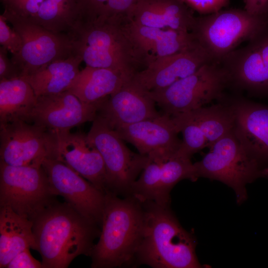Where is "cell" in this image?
<instances>
[{
  "mask_svg": "<svg viewBox=\"0 0 268 268\" xmlns=\"http://www.w3.org/2000/svg\"><path fill=\"white\" fill-rule=\"evenodd\" d=\"M43 268H66L76 257L90 256L98 234L96 224L66 202L56 201L33 220Z\"/></svg>",
  "mask_w": 268,
  "mask_h": 268,
  "instance_id": "cell-1",
  "label": "cell"
},
{
  "mask_svg": "<svg viewBox=\"0 0 268 268\" xmlns=\"http://www.w3.org/2000/svg\"><path fill=\"white\" fill-rule=\"evenodd\" d=\"M144 221L135 259L153 268H200L196 240L185 230L169 205L142 203Z\"/></svg>",
  "mask_w": 268,
  "mask_h": 268,
  "instance_id": "cell-2",
  "label": "cell"
},
{
  "mask_svg": "<svg viewBox=\"0 0 268 268\" xmlns=\"http://www.w3.org/2000/svg\"><path fill=\"white\" fill-rule=\"evenodd\" d=\"M124 15L81 16L68 34L73 53L86 66L120 71L133 76L139 63L121 24Z\"/></svg>",
  "mask_w": 268,
  "mask_h": 268,
  "instance_id": "cell-3",
  "label": "cell"
},
{
  "mask_svg": "<svg viewBox=\"0 0 268 268\" xmlns=\"http://www.w3.org/2000/svg\"><path fill=\"white\" fill-rule=\"evenodd\" d=\"M144 221L142 203L106 194L99 240L90 256L93 268L121 267L135 259Z\"/></svg>",
  "mask_w": 268,
  "mask_h": 268,
  "instance_id": "cell-4",
  "label": "cell"
},
{
  "mask_svg": "<svg viewBox=\"0 0 268 268\" xmlns=\"http://www.w3.org/2000/svg\"><path fill=\"white\" fill-rule=\"evenodd\" d=\"M209 149L201 160L193 163L194 181L205 178L224 183L234 191L238 204L247 199V184L259 178H268V165L251 155L233 131Z\"/></svg>",
  "mask_w": 268,
  "mask_h": 268,
  "instance_id": "cell-5",
  "label": "cell"
},
{
  "mask_svg": "<svg viewBox=\"0 0 268 268\" xmlns=\"http://www.w3.org/2000/svg\"><path fill=\"white\" fill-rule=\"evenodd\" d=\"M228 85L226 69L221 63L212 61L167 87L147 92L163 114L174 116L193 111L213 100H221Z\"/></svg>",
  "mask_w": 268,
  "mask_h": 268,
  "instance_id": "cell-6",
  "label": "cell"
},
{
  "mask_svg": "<svg viewBox=\"0 0 268 268\" xmlns=\"http://www.w3.org/2000/svg\"><path fill=\"white\" fill-rule=\"evenodd\" d=\"M267 28L268 17L233 8L196 17L191 33L212 61L220 63L240 43Z\"/></svg>",
  "mask_w": 268,
  "mask_h": 268,
  "instance_id": "cell-7",
  "label": "cell"
},
{
  "mask_svg": "<svg viewBox=\"0 0 268 268\" xmlns=\"http://www.w3.org/2000/svg\"><path fill=\"white\" fill-rule=\"evenodd\" d=\"M87 137L103 158L107 193L130 196L132 185L145 167L148 156L130 150L116 131L98 114Z\"/></svg>",
  "mask_w": 268,
  "mask_h": 268,
  "instance_id": "cell-8",
  "label": "cell"
},
{
  "mask_svg": "<svg viewBox=\"0 0 268 268\" xmlns=\"http://www.w3.org/2000/svg\"><path fill=\"white\" fill-rule=\"evenodd\" d=\"M57 196L42 167L0 162V207H9L32 221L57 201Z\"/></svg>",
  "mask_w": 268,
  "mask_h": 268,
  "instance_id": "cell-9",
  "label": "cell"
},
{
  "mask_svg": "<svg viewBox=\"0 0 268 268\" xmlns=\"http://www.w3.org/2000/svg\"><path fill=\"white\" fill-rule=\"evenodd\" d=\"M20 36V51L11 60L18 67L21 77L30 74L44 66L73 54L68 35L57 33L43 26L5 12L2 14Z\"/></svg>",
  "mask_w": 268,
  "mask_h": 268,
  "instance_id": "cell-10",
  "label": "cell"
},
{
  "mask_svg": "<svg viewBox=\"0 0 268 268\" xmlns=\"http://www.w3.org/2000/svg\"><path fill=\"white\" fill-rule=\"evenodd\" d=\"M54 133L32 123L16 120L0 124V162L15 166L41 167L55 159Z\"/></svg>",
  "mask_w": 268,
  "mask_h": 268,
  "instance_id": "cell-11",
  "label": "cell"
},
{
  "mask_svg": "<svg viewBox=\"0 0 268 268\" xmlns=\"http://www.w3.org/2000/svg\"><path fill=\"white\" fill-rule=\"evenodd\" d=\"M42 167L57 196L92 223L101 224L106 194L60 161L46 159Z\"/></svg>",
  "mask_w": 268,
  "mask_h": 268,
  "instance_id": "cell-12",
  "label": "cell"
},
{
  "mask_svg": "<svg viewBox=\"0 0 268 268\" xmlns=\"http://www.w3.org/2000/svg\"><path fill=\"white\" fill-rule=\"evenodd\" d=\"M220 63L228 73L230 85L253 95H268V28Z\"/></svg>",
  "mask_w": 268,
  "mask_h": 268,
  "instance_id": "cell-13",
  "label": "cell"
},
{
  "mask_svg": "<svg viewBox=\"0 0 268 268\" xmlns=\"http://www.w3.org/2000/svg\"><path fill=\"white\" fill-rule=\"evenodd\" d=\"M102 100L86 103L68 90L38 97L30 122L53 133L68 132L84 123L93 122Z\"/></svg>",
  "mask_w": 268,
  "mask_h": 268,
  "instance_id": "cell-14",
  "label": "cell"
},
{
  "mask_svg": "<svg viewBox=\"0 0 268 268\" xmlns=\"http://www.w3.org/2000/svg\"><path fill=\"white\" fill-rule=\"evenodd\" d=\"M213 61L199 43L178 53L158 58L136 71L132 80L149 91L167 87Z\"/></svg>",
  "mask_w": 268,
  "mask_h": 268,
  "instance_id": "cell-15",
  "label": "cell"
},
{
  "mask_svg": "<svg viewBox=\"0 0 268 268\" xmlns=\"http://www.w3.org/2000/svg\"><path fill=\"white\" fill-rule=\"evenodd\" d=\"M123 140L134 145L139 153L168 159L179 149L182 141L172 117L166 114L114 130Z\"/></svg>",
  "mask_w": 268,
  "mask_h": 268,
  "instance_id": "cell-16",
  "label": "cell"
},
{
  "mask_svg": "<svg viewBox=\"0 0 268 268\" xmlns=\"http://www.w3.org/2000/svg\"><path fill=\"white\" fill-rule=\"evenodd\" d=\"M225 99L233 112L235 135L251 155L268 165V105L238 96Z\"/></svg>",
  "mask_w": 268,
  "mask_h": 268,
  "instance_id": "cell-17",
  "label": "cell"
},
{
  "mask_svg": "<svg viewBox=\"0 0 268 268\" xmlns=\"http://www.w3.org/2000/svg\"><path fill=\"white\" fill-rule=\"evenodd\" d=\"M55 159L69 166L105 194L108 192L103 158L87 134L70 131L54 133Z\"/></svg>",
  "mask_w": 268,
  "mask_h": 268,
  "instance_id": "cell-18",
  "label": "cell"
},
{
  "mask_svg": "<svg viewBox=\"0 0 268 268\" xmlns=\"http://www.w3.org/2000/svg\"><path fill=\"white\" fill-rule=\"evenodd\" d=\"M132 78L101 103L98 114L114 130L161 115L147 91Z\"/></svg>",
  "mask_w": 268,
  "mask_h": 268,
  "instance_id": "cell-19",
  "label": "cell"
},
{
  "mask_svg": "<svg viewBox=\"0 0 268 268\" xmlns=\"http://www.w3.org/2000/svg\"><path fill=\"white\" fill-rule=\"evenodd\" d=\"M127 20V34L139 62L145 66L158 58L178 53L198 43L191 32L145 26Z\"/></svg>",
  "mask_w": 268,
  "mask_h": 268,
  "instance_id": "cell-20",
  "label": "cell"
},
{
  "mask_svg": "<svg viewBox=\"0 0 268 268\" xmlns=\"http://www.w3.org/2000/svg\"><path fill=\"white\" fill-rule=\"evenodd\" d=\"M125 14L141 25L189 32L196 20L181 0H140Z\"/></svg>",
  "mask_w": 268,
  "mask_h": 268,
  "instance_id": "cell-21",
  "label": "cell"
},
{
  "mask_svg": "<svg viewBox=\"0 0 268 268\" xmlns=\"http://www.w3.org/2000/svg\"><path fill=\"white\" fill-rule=\"evenodd\" d=\"M132 77L115 69L86 66L68 90L84 103H95L116 92Z\"/></svg>",
  "mask_w": 268,
  "mask_h": 268,
  "instance_id": "cell-22",
  "label": "cell"
},
{
  "mask_svg": "<svg viewBox=\"0 0 268 268\" xmlns=\"http://www.w3.org/2000/svg\"><path fill=\"white\" fill-rule=\"evenodd\" d=\"M33 221L7 207H0V268L26 249L37 250Z\"/></svg>",
  "mask_w": 268,
  "mask_h": 268,
  "instance_id": "cell-23",
  "label": "cell"
},
{
  "mask_svg": "<svg viewBox=\"0 0 268 268\" xmlns=\"http://www.w3.org/2000/svg\"><path fill=\"white\" fill-rule=\"evenodd\" d=\"M82 62L80 57L73 53L22 77L30 84L37 97L62 93L68 90L80 71Z\"/></svg>",
  "mask_w": 268,
  "mask_h": 268,
  "instance_id": "cell-24",
  "label": "cell"
},
{
  "mask_svg": "<svg viewBox=\"0 0 268 268\" xmlns=\"http://www.w3.org/2000/svg\"><path fill=\"white\" fill-rule=\"evenodd\" d=\"M36 101L32 87L24 78L0 79V124L30 122Z\"/></svg>",
  "mask_w": 268,
  "mask_h": 268,
  "instance_id": "cell-25",
  "label": "cell"
},
{
  "mask_svg": "<svg viewBox=\"0 0 268 268\" xmlns=\"http://www.w3.org/2000/svg\"><path fill=\"white\" fill-rule=\"evenodd\" d=\"M190 113L202 131L209 148L233 131L234 116L225 96L217 104Z\"/></svg>",
  "mask_w": 268,
  "mask_h": 268,
  "instance_id": "cell-26",
  "label": "cell"
},
{
  "mask_svg": "<svg viewBox=\"0 0 268 268\" xmlns=\"http://www.w3.org/2000/svg\"><path fill=\"white\" fill-rule=\"evenodd\" d=\"M194 180V165L191 158L177 154L164 160L162 164L160 184L155 202L169 205L170 192L180 181Z\"/></svg>",
  "mask_w": 268,
  "mask_h": 268,
  "instance_id": "cell-27",
  "label": "cell"
},
{
  "mask_svg": "<svg viewBox=\"0 0 268 268\" xmlns=\"http://www.w3.org/2000/svg\"><path fill=\"white\" fill-rule=\"evenodd\" d=\"M148 161L140 176L132 185L130 195L141 203L155 201L159 187L161 166L167 159L148 156Z\"/></svg>",
  "mask_w": 268,
  "mask_h": 268,
  "instance_id": "cell-28",
  "label": "cell"
},
{
  "mask_svg": "<svg viewBox=\"0 0 268 268\" xmlns=\"http://www.w3.org/2000/svg\"><path fill=\"white\" fill-rule=\"evenodd\" d=\"M183 139L176 152L180 156L191 158L195 153L207 147L205 137L190 112L171 116Z\"/></svg>",
  "mask_w": 268,
  "mask_h": 268,
  "instance_id": "cell-29",
  "label": "cell"
},
{
  "mask_svg": "<svg viewBox=\"0 0 268 268\" xmlns=\"http://www.w3.org/2000/svg\"><path fill=\"white\" fill-rule=\"evenodd\" d=\"M2 14L0 15V44L10 52L12 55L17 54L20 50L22 41L20 36L12 27Z\"/></svg>",
  "mask_w": 268,
  "mask_h": 268,
  "instance_id": "cell-30",
  "label": "cell"
},
{
  "mask_svg": "<svg viewBox=\"0 0 268 268\" xmlns=\"http://www.w3.org/2000/svg\"><path fill=\"white\" fill-rule=\"evenodd\" d=\"M190 8L201 14H209L226 6L230 0H181Z\"/></svg>",
  "mask_w": 268,
  "mask_h": 268,
  "instance_id": "cell-31",
  "label": "cell"
},
{
  "mask_svg": "<svg viewBox=\"0 0 268 268\" xmlns=\"http://www.w3.org/2000/svg\"><path fill=\"white\" fill-rule=\"evenodd\" d=\"M8 50L3 46L0 47V79H9L21 77V73L7 56Z\"/></svg>",
  "mask_w": 268,
  "mask_h": 268,
  "instance_id": "cell-32",
  "label": "cell"
},
{
  "mask_svg": "<svg viewBox=\"0 0 268 268\" xmlns=\"http://www.w3.org/2000/svg\"><path fill=\"white\" fill-rule=\"evenodd\" d=\"M30 249H26L15 255L6 268H43L42 263L31 255Z\"/></svg>",
  "mask_w": 268,
  "mask_h": 268,
  "instance_id": "cell-33",
  "label": "cell"
},
{
  "mask_svg": "<svg viewBox=\"0 0 268 268\" xmlns=\"http://www.w3.org/2000/svg\"><path fill=\"white\" fill-rule=\"evenodd\" d=\"M140 0H108L102 14L110 16L125 14Z\"/></svg>",
  "mask_w": 268,
  "mask_h": 268,
  "instance_id": "cell-34",
  "label": "cell"
},
{
  "mask_svg": "<svg viewBox=\"0 0 268 268\" xmlns=\"http://www.w3.org/2000/svg\"><path fill=\"white\" fill-rule=\"evenodd\" d=\"M108 0H79L82 10V15L97 16L102 14Z\"/></svg>",
  "mask_w": 268,
  "mask_h": 268,
  "instance_id": "cell-35",
  "label": "cell"
},
{
  "mask_svg": "<svg viewBox=\"0 0 268 268\" xmlns=\"http://www.w3.org/2000/svg\"><path fill=\"white\" fill-rule=\"evenodd\" d=\"M244 10L250 14L268 17V0H244Z\"/></svg>",
  "mask_w": 268,
  "mask_h": 268,
  "instance_id": "cell-36",
  "label": "cell"
}]
</instances>
